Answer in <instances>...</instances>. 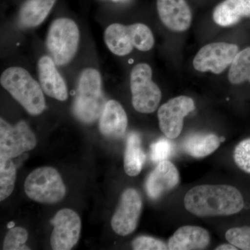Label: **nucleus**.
Wrapping results in <instances>:
<instances>
[{
  "instance_id": "obj_6",
  "label": "nucleus",
  "mask_w": 250,
  "mask_h": 250,
  "mask_svg": "<svg viewBox=\"0 0 250 250\" xmlns=\"http://www.w3.org/2000/svg\"><path fill=\"white\" fill-rule=\"evenodd\" d=\"M24 191L31 200L43 204L57 203L66 194L60 174L52 167H41L32 171L24 182Z\"/></svg>"
},
{
  "instance_id": "obj_3",
  "label": "nucleus",
  "mask_w": 250,
  "mask_h": 250,
  "mask_svg": "<svg viewBox=\"0 0 250 250\" xmlns=\"http://www.w3.org/2000/svg\"><path fill=\"white\" fill-rule=\"evenodd\" d=\"M102 77L93 68H87L81 74L73 112L77 119L90 124L101 116L104 107Z\"/></svg>"
},
{
  "instance_id": "obj_1",
  "label": "nucleus",
  "mask_w": 250,
  "mask_h": 250,
  "mask_svg": "<svg viewBox=\"0 0 250 250\" xmlns=\"http://www.w3.org/2000/svg\"><path fill=\"white\" fill-rule=\"evenodd\" d=\"M188 211L199 217L223 216L239 213L244 207L241 192L229 185H201L184 197Z\"/></svg>"
},
{
  "instance_id": "obj_16",
  "label": "nucleus",
  "mask_w": 250,
  "mask_h": 250,
  "mask_svg": "<svg viewBox=\"0 0 250 250\" xmlns=\"http://www.w3.org/2000/svg\"><path fill=\"white\" fill-rule=\"evenodd\" d=\"M126 112L121 104L111 100L105 104L100 119V132L108 139H119L127 127Z\"/></svg>"
},
{
  "instance_id": "obj_25",
  "label": "nucleus",
  "mask_w": 250,
  "mask_h": 250,
  "mask_svg": "<svg viewBox=\"0 0 250 250\" xmlns=\"http://www.w3.org/2000/svg\"><path fill=\"white\" fill-rule=\"evenodd\" d=\"M225 238L229 243L236 246L238 249L250 250V227L230 229L226 233Z\"/></svg>"
},
{
  "instance_id": "obj_23",
  "label": "nucleus",
  "mask_w": 250,
  "mask_h": 250,
  "mask_svg": "<svg viewBox=\"0 0 250 250\" xmlns=\"http://www.w3.org/2000/svg\"><path fill=\"white\" fill-rule=\"evenodd\" d=\"M16 168L11 159L0 158V200L11 195L15 187Z\"/></svg>"
},
{
  "instance_id": "obj_26",
  "label": "nucleus",
  "mask_w": 250,
  "mask_h": 250,
  "mask_svg": "<svg viewBox=\"0 0 250 250\" xmlns=\"http://www.w3.org/2000/svg\"><path fill=\"white\" fill-rule=\"evenodd\" d=\"M233 159L239 168L250 174V138L237 145L233 152Z\"/></svg>"
},
{
  "instance_id": "obj_9",
  "label": "nucleus",
  "mask_w": 250,
  "mask_h": 250,
  "mask_svg": "<svg viewBox=\"0 0 250 250\" xmlns=\"http://www.w3.org/2000/svg\"><path fill=\"white\" fill-rule=\"evenodd\" d=\"M238 53V47L227 42H213L200 49L193 60L197 71L220 74L231 65Z\"/></svg>"
},
{
  "instance_id": "obj_10",
  "label": "nucleus",
  "mask_w": 250,
  "mask_h": 250,
  "mask_svg": "<svg viewBox=\"0 0 250 250\" xmlns=\"http://www.w3.org/2000/svg\"><path fill=\"white\" fill-rule=\"evenodd\" d=\"M142 208V199L139 191L134 188L125 190L112 217L111 228L114 232L123 236L134 232L137 228Z\"/></svg>"
},
{
  "instance_id": "obj_30",
  "label": "nucleus",
  "mask_w": 250,
  "mask_h": 250,
  "mask_svg": "<svg viewBox=\"0 0 250 250\" xmlns=\"http://www.w3.org/2000/svg\"><path fill=\"white\" fill-rule=\"evenodd\" d=\"M14 225H15V223H14V222H11V223H9V224H8L7 228L9 229L13 228H14Z\"/></svg>"
},
{
  "instance_id": "obj_5",
  "label": "nucleus",
  "mask_w": 250,
  "mask_h": 250,
  "mask_svg": "<svg viewBox=\"0 0 250 250\" xmlns=\"http://www.w3.org/2000/svg\"><path fill=\"white\" fill-rule=\"evenodd\" d=\"M80 31L76 23L69 18L55 20L49 27L46 46L56 65H66L77 52Z\"/></svg>"
},
{
  "instance_id": "obj_17",
  "label": "nucleus",
  "mask_w": 250,
  "mask_h": 250,
  "mask_svg": "<svg viewBox=\"0 0 250 250\" xmlns=\"http://www.w3.org/2000/svg\"><path fill=\"white\" fill-rule=\"evenodd\" d=\"M210 243L209 233L197 226L182 227L174 232L167 243L170 250H205Z\"/></svg>"
},
{
  "instance_id": "obj_19",
  "label": "nucleus",
  "mask_w": 250,
  "mask_h": 250,
  "mask_svg": "<svg viewBox=\"0 0 250 250\" xmlns=\"http://www.w3.org/2000/svg\"><path fill=\"white\" fill-rule=\"evenodd\" d=\"M221 139L210 133H196L188 136L182 143V149L196 159L210 155L220 146Z\"/></svg>"
},
{
  "instance_id": "obj_27",
  "label": "nucleus",
  "mask_w": 250,
  "mask_h": 250,
  "mask_svg": "<svg viewBox=\"0 0 250 250\" xmlns=\"http://www.w3.org/2000/svg\"><path fill=\"white\" fill-rule=\"evenodd\" d=\"M173 149L172 143L170 140L161 139L152 143L150 147V156L152 160L155 163L167 160Z\"/></svg>"
},
{
  "instance_id": "obj_2",
  "label": "nucleus",
  "mask_w": 250,
  "mask_h": 250,
  "mask_svg": "<svg viewBox=\"0 0 250 250\" xmlns=\"http://www.w3.org/2000/svg\"><path fill=\"white\" fill-rule=\"evenodd\" d=\"M0 82L13 98L32 116L41 114L45 108V100L41 84L22 67H11L1 75Z\"/></svg>"
},
{
  "instance_id": "obj_11",
  "label": "nucleus",
  "mask_w": 250,
  "mask_h": 250,
  "mask_svg": "<svg viewBox=\"0 0 250 250\" xmlns=\"http://www.w3.org/2000/svg\"><path fill=\"white\" fill-rule=\"evenodd\" d=\"M195 108L193 100L184 95L171 99L160 106L158 111L159 127L167 139L178 137L183 129L184 118Z\"/></svg>"
},
{
  "instance_id": "obj_4",
  "label": "nucleus",
  "mask_w": 250,
  "mask_h": 250,
  "mask_svg": "<svg viewBox=\"0 0 250 250\" xmlns=\"http://www.w3.org/2000/svg\"><path fill=\"white\" fill-rule=\"evenodd\" d=\"M104 41L112 53L121 57L131 53L134 47L147 52L154 45L152 31L142 23L129 26L112 24L105 31Z\"/></svg>"
},
{
  "instance_id": "obj_21",
  "label": "nucleus",
  "mask_w": 250,
  "mask_h": 250,
  "mask_svg": "<svg viewBox=\"0 0 250 250\" xmlns=\"http://www.w3.org/2000/svg\"><path fill=\"white\" fill-rule=\"evenodd\" d=\"M146 159V154L141 146V139L137 133L129 135L126 141L124 157L125 172L130 177L141 173Z\"/></svg>"
},
{
  "instance_id": "obj_24",
  "label": "nucleus",
  "mask_w": 250,
  "mask_h": 250,
  "mask_svg": "<svg viewBox=\"0 0 250 250\" xmlns=\"http://www.w3.org/2000/svg\"><path fill=\"white\" fill-rule=\"evenodd\" d=\"M28 239V232L25 229L17 227L10 229L4 238L3 250H29L25 243Z\"/></svg>"
},
{
  "instance_id": "obj_14",
  "label": "nucleus",
  "mask_w": 250,
  "mask_h": 250,
  "mask_svg": "<svg viewBox=\"0 0 250 250\" xmlns=\"http://www.w3.org/2000/svg\"><path fill=\"white\" fill-rule=\"evenodd\" d=\"M157 11L163 24L171 31L182 32L191 25V10L186 0H157Z\"/></svg>"
},
{
  "instance_id": "obj_12",
  "label": "nucleus",
  "mask_w": 250,
  "mask_h": 250,
  "mask_svg": "<svg viewBox=\"0 0 250 250\" xmlns=\"http://www.w3.org/2000/svg\"><path fill=\"white\" fill-rule=\"evenodd\" d=\"M54 229L51 246L54 250H70L76 246L80 237L82 222L76 212L63 208L52 219Z\"/></svg>"
},
{
  "instance_id": "obj_20",
  "label": "nucleus",
  "mask_w": 250,
  "mask_h": 250,
  "mask_svg": "<svg viewBox=\"0 0 250 250\" xmlns=\"http://www.w3.org/2000/svg\"><path fill=\"white\" fill-rule=\"evenodd\" d=\"M57 0H27L20 10L19 22L24 27L40 25L48 16Z\"/></svg>"
},
{
  "instance_id": "obj_7",
  "label": "nucleus",
  "mask_w": 250,
  "mask_h": 250,
  "mask_svg": "<svg viewBox=\"0 0 250 250\" xmlns=\"http://www.w3.org/2000/svg\"><path fill=\"white\" fill-rule=\"evenodd\" d=\"M152 78V68L147 64H137L131 71L130 88L132 104L140 113H153L160 103L161 91Z\"/></svg>"
},
{
  "instance_id": "obj_15",
  "label": "nucleus",
  "mask_w": 250,
  "mask_h": 250,
  "mask_svg": "<svg viewBox=\"0 0 250 250\" xmlns=\"http://www.w3.org/2000/svg\"><path fill=\"white\" fill-rule=\"evenodd\" d=\"M39 81L44 93L59 101H65L68 97L65 81L56 67L52 57L44 56L38 62Z\"/></svg>"
},
{
  "instance_id": "obj_29",
  "label": "nucleus",
  "mask_w": 250,
  "mask_h": 250,
  "mask_svg": "<svg viewBox=\"0 0 250 250\" xmlns=\"http://www.w3.org/2000/svg\"><path fill=\"white\" fill-rule=\"evenodd\" d=\"M216 250H238L236 246L231 244H223L221 246H219L218 248L215 249Z\"/></svg>"
},
{
  "instance_id": "obj_8",
  "label": "nucleus",
  "mask_w": 250,
  "mask_h": 250,
  "mask_svg": "<svg viewBox=\"0 0 250 250\" xmlns=\"http://www.w3.org/2000/svg\"><path fill=\"white\" fill-rule=\"evenodd\" d=\"M36 138L29 125L21 121L15 126L0 120V158L13 159L36 147Z\"/></svg>"
},
{
  "instance_id": "obj_28",
  "label": "nucleus",
  "mask_w": 250,
  "mask_h": 250,
  "mask_svg": "<svg viewBox=\"0 0 250 250\" xmlns=\"http://www.w3.org/2000/svg\"><path fill=\"white\" fill-rule=\"evenodd\" d=\"M131 246L135 250H168L167 244H166L164 241L150 236L137 237L132 241Z\"/></svg>"
},
{
  "instance_id": "obj_22",
  "label": "nucleus",
  "mask_w": 250,
  "mask_h": 250,
  "mask_svg": "<svg viewBox=\"0 0 250 250\" xmlns=\"http://www.w3.org/2000/svg\"><path fill=\"white\" fill-rule=\"evenodd\" d=\"M228 78L233 84H240L245 82L250 83V47L236 54L230 67Z\"/></svg>"
},
{
  "instance_id": "obj_13",
  "label": "nucleus",
  "mask_w": 250,
  "mask_h": 250,
  "mask_svg": "<svg viewBox=\"0 0 250 250\" xmlns=\"http://www.w3.org/2000/svg\"><path fill=\"white\" fill-rule=\"evenodd\" d=\"M179 181L180 176L176 166L170 161H161L148 176L146 184L147 195L157 200L177 187Z\"/></svg>"
},
{
  "instance_id": "obj_18",
  "label": "nucleus",
  "mask_w": 250,
  "mask_h": 250,
  "mask_svg": "<svg viewBox=\"0 0 250 250\" xmlns=\"http://www.w3.org/2000/svg\"><path fill=\"white\" fill-rule=\"evenodd\" d=\"M243 18H250V0H225L213 14V21L221 27L234 25Z\"/></svg>"
}]
</instances>
